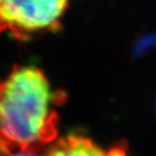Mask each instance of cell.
<instances>
[{
    "label": "cell",
    "instance_id": "obj_2",
    "mask_svg": "<svg viewBox=\"0 0 156 156\" xmlns=\"http://www.w3.org/2000/svg\"><path fill=\"white\" fill-rule=\"evenodd\" d=\"M69 0H0V33L21 42L62 29Z\"/></svg>",
    "mask_w": 156,
    "mask_h": 156
},
{
    "label": "cell",
    "instance_id": "obj_4",
    "mask_svg": "<svg viewBox=\"0 0 156 156\" xmlns=\"http://www.w3.org/2000/svg\"><path fill=\"white\" fill-rule=\"evenodd\" d=\"M0 156H44V152L17 150V149L7 148L0 144Z\"/></svg>",
    "mask_w": 156,
    "mask_h": 156
},
{
    "label": "cell",
    "instance_id": "obj_3",
    "mask_svg": "<svg viewBox=\"0 0 156 156\" xmlns=\"http://www.w3.org/2000/svg\"><path fill=\"white\" fill-rule=\"evenodd\" d=\"M44 156H130L125 144L104 148L81 135H68L44 151Z\"/></svg>",
    "mask_w": 156,
    "mask_h": 156
},
{
    "label": "cell",
    "instance_id": "obj_1",
    "mask_svg": "<svg viewBox=\"0 0 156 156\" xmlns=\"http://www.w3.org/2000/svg\"><path fill=\"white\" fill-rule=\"evenodd\" d=\"M64 92L56 90L43 71L17 65L0 79V144L42 152L58 135V108Z\"/></svg>",
    "mask_w": 156,
    "mask_h": 156
}]
</instances>
